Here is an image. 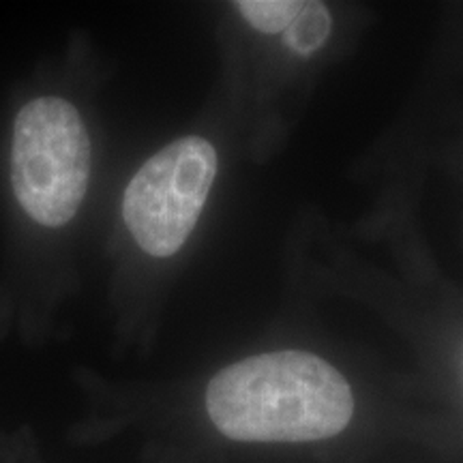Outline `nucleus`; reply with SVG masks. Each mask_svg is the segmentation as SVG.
<instances>
[{
	"label": "nucleus",
	"mask_w": 463,
	"mask_h": 463,
	"mask_svg": "<svg viewBox=\"0 0 463 463\" xmlns=\"http://www.w3.org/2000/svg\"><path fill=\"white\" fill-rule=\"evenodd\" d=\"M90 176V140L78 109L58 97H39L15 118L11 181L34 222L61 228L82 206Z\"/></svg>",
	"instance_id": "nucleus-2"
},
{
	"label": "nucleus",
	"mask_w": 463,
	"mask_h": 463,
	"mask_svg": "<svg viewBox=\"0 0 463 463\" xmlns=\"http://www.w3.org/2000/svg\"><path fill=\"white\" fill-rule=\"evenodd\" d=\"M206 410L239 442H316L350 425L354 397L333 364L283 350L222 369L206 389Z\"/></svg>",
	"instance_id": "nucleus-1"
},
{
	"label": "nucleus",
	"mask_w": 463,
	"mask_h": 463,
	"mask_svg": "<svg viewBox=\"0 0 463 463\" xmlns=\"http://www.w3.org/2000/svg\"><path fill=\"white\" fill-rule=\"evenodd\" d=\"M333 33L331 11L324 3H303L292 24L283 31V43L300 56H309L328 42Z\"/></svg>",
	"instance_id": "nucleus-4"
},
{
	"label": "nucleus",
	"mask_w": 463,
	"mask_h": 463,
	"mask_svg": "<svg viewBox=\"0 0 463 463\" xmlns=\"http://www.w3.org/2000/svg\"><path fill=\"white\" fill-rule=\"evenodd\" d=\"M236 9L256 31L279 34L292 24L294 17L303 9L300 0H241Z\"/></svg>",
	"instance_id": "nucleus-5"
},
{
	"label": "nucleus",
	"mask_w": 463,
	"mask_h": 463,
	"mask_svg": "<svg viewBox=\"0 0 463 463\" xmlns=\"http://www.w3.org/2000/svg\"><path fill=\"white\" fill-rule=\"evenodd\" d=\"M217 176V150L198 136L167 144L153 155L123 198V219L148 256L167 258L187 242Z\"/></svg>",
	"instance_id": "nucleus-3"
}]
</instances>
